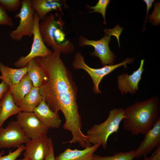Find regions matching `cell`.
<instances>
[{
	"label": "cell",
	"mask_w": 160,
	"mask_h": 160,
	"mask_svg": "<svg viewBox=\"0 0 160 160\" xmlns=\"http://www.w3.org/2000/svg\"><path fill=\"white\" fill-rule=\"evenodd\" d=\"M55 51L46 57L34 59L43 69L45 78L39 92L53 112L60 111L65 119L63 128L71 133L72 142L84 140L86 136L81 131L82 124L77 102L78 87L72 74Z\"/></svg>",
	"instance_id": "1"
},
{
	"label": "cell",
	"mask_w": 160,
	"mask_h": 160,
	"mask_svg": "<svg viewBox=\"0 0 160 160\" xmlns=\"http://www.w3.org/2000/svg\"><path fill=\"white\" fill-rule=\"evenodd\" d=\"M124 129L134 136L144 135L160 119V104L156 95L136 101L124 109Z\"/></svg>",
	"instance_id": "2"
},
{
	"label": "cell",
	"mask_w": 160,
	"mask_h": 160,
	"mask_svg": "<svg viewBox=\"0 0 160 160\" xmlns=\"http://www.w3.org/2000/svg\"><path fill=\"white\" fill-rule=\"evenodd\" d=\"M62 18L57 14H51L39 24L40 35L44 43L54 51L64 54L71 53L75 50L72 44L67 38Z\"/></svg>",
	"instance_id": "3"
},
{
	"label": "cell",
	"mask_w": 160,
	"mask_h": 160,
	"mask_svg": "<svg viewBox=\"0 0 160 160\" xmlns=\"http://www.w3.org/2000/svg\"><path fill=\"white\" fill-rule=\"evenodd\" d=\"M124 109L114 108L111 110L107 119L99 124H95L87 132L89 142L95 145L99 144L104 149L107 147L109 136L117 132L120 123L124 117Z\"/></svg>",
	"instance_id": "4"
},
{
	"label": "cell",
	"mask_w": 160,
	"mask_h": 160,
	"mask_svg": "<svg viewBox=\"0 0 160 160\" xmlns=\"http://www.w3.org/2000/svg\"><path fill=\"white\" fill-rule=\"evenodd\" d=\"M135 58H127L119 64L113 65H106L98 68H94L88 66L85 63L81 54L78 52L75 55L72 63L73 68L75 69H82L86 71L91 78L94 84L93 91L95 94H100L101 92L99 85L103 78L114 70L122 66L127 68V64L132 63Z\"/></svg>",
	"instance_id": "5"
},
{
	"label": "cell",
	"mask_w": 160,
	"mask_h": 160,
	"mask_svg": "<svg viewBox=\"0 0 160 160\" xmlns=\"http://www.w3.org/2000/svg\"><path fill=\"white\" fill-rule=\"evenodd\" d=\"M35 12L31 6V0H21L20 12L15 16V18L19 19V24L9 34L12 39L20 41L24 36H31L33 35Z\"/></svg>",
	"instance_id": "6"
},
{
	"label": "cell",
	"mask_w": 160,
	"mask_h": 160,
	"mask_svg": "<svg viewBox=\"0 0 160 160\" xmlns=\"http://www.w3.org/2000/svg\"><path fill=\"white\" fill-rule=\"evenodd\" d=\"M16 120L24 134L31 140L46 136L49 129L33 112L21 111L17 114Z\"/></svg>",
	"instance_id": "7"
},
{
	"label": "cell",
	"mask_w": 160,
	"mask_h": 160,
	"mask_svg": "<svg viewBox=\"0 0 160 160\" xmlns=\"http://www.w3.org/2000/svg\"><path fill=\"white\" fill-rule=\"evenodd\" d=\"M39 20L37 15L35 12L33 43L29 54L25 56H21L14 63V65L19 68L26 66L30 61L36 57H46L53 52L46 47L41 38L39 29Z\"/></svg>",
	"instance_id": "8"
},
{
	"label": "cell",
	"mask_w": 160,
	"mask_h": 160,
	"mask_svg": "<svg viewBox=\"0 0 160 160\" xmlns=\"http://www.w3.org/2000/svg\"><path fill=\"white\" fill-rule=\"evenodd\" d=\"M111 39V36L106 34L97 41L89 40L83 36H80L79 38V44L80 47L86 45L93 47L94 51L90 54L92 56L99 57L103 65H113L116 56L109 47V44Z\"/></svg>",
	"instance_id": "9"
},
{
	"label": "cell",
	"mask_w": 160,
	"mask_h": 160,
	"mask_svg": "<svg viewBox=\"0 0 160 160\" xmlns=\"http://www.w3.org/2000/svg\"><path fill=\"white\" fill-rule=\"evenodd\" d=\"M30 140L16 121H10L5 128H0V148H18Z\"/></svg>",
	"instance_id": "10"
},
{
	"label": "cell",
	"mask_w": 160,
	"mask_h": 160,
	"mask_svg": "<svg viewBox=\"0 0 160 160\" xmlns=\"http://www.w3.org/2000/svg\"><path fill=\"white\" fill-rule=\"evenodd\" d=\"M52 139L47 136L26 143L25 146L24 158L27 160H44L49 154Z\"/></svg>",
	"instance_id": "11"
},
{
	"label": "cell",
	"mask_w": 160,
	"mask_h": 160,
	"mask_svg": "<svg viewBox=\"0 0 160 160\" xmlns=\"http://www.w3.org/2000/svg\"><path fill=\"white\" fill-rule=\"evenodd\" d=\"M144 59L141 60L139 68L133 73L128 75L123 73L117 78L118 88L122 94L127 93L134 95L138 91V85L141 79V76L145 69L143 68Z\"/></svg>",
	"instance_id": "12"
},
{
	"label": "cell",
	"mask_w": 160,
	"mask_h": 160,
	"mask_svg": "<svg viewBox=\"0 0 160 160\" xmlns=\"http://www.w3.org/2000/svg\"><path fill=\"white\" fill-rule=\"evenodd\" d=\"M160 145V119L144 134V137L135 151V158L146 155Z\"/></svg>",
	"instance_id": "13"
},
{
	"label": "cell",
	"mask_w": 160,
	"mask_h": 160,
	"mask_svg": "<svg viewBox=\"0 0 160 160\" xmlns=\"http://www.w3.org/2000/svg\"><path fill=\"white\" fill-rule=\"evenodd\" d=\"M33 112L41 121L49 128L58 129L61 124L59 112L52 111L43 99Z\"/></svg>",
	"instance_id": "14"
},
{
	"label": "cell",
	"mask_w": 160,
	"mask_h": 160,
	"mask_svg": "<svg viewBox=\"0 0 160 160\" xmlns=\"http://www.w3.org/2000/svg\"><path fill=\"white\" fill-rule=\"evenodd\" d=\"M31 6L40 20H43L49 12L54 10L61 11L65 1L59 0H31Z\"/></svg>",
	"instance_id": "15"
},
{
	"label": "cell",
	"mask_w": 160,
	"mask_h": 160,
	"mask_svg": "<svg viewBox=\"0 0 160 160\" xmlns=\"http://www.w3.org/2000/svg\"><path fill=\"white\" fill-rule=\"evenodd\" d=\"M101 145L99 144L87 147L82 150L68 148L55 157L56 160H93L94 153Z\"/></svg>",
	"instance_id": "16"
},
{
	"label": "cell",
	"mask_w": 160,
	"mask_h": 160,
	"mask_svg": "<svg viewBox=\"0 0 160 160\" xmlns=\"http://www.w3.org/2000/svg\"><path fill=\"white\" fill-rule=\"evenodd\" d=\"M0 71L1 74L0 80L9 87L18 83L27 73V65L21 68H13L0 62Z\"/></svg>",
	"instance_id": "17"
},
{
	"label": "cell",
	"mask_w": 160,
	"mask_h": 160,
	"mask_svg": "<svg viewBox=\"0 0 160 160\" xmlns=\"http://www.w3.org/2000/svg\"><path fill=\"white\" fill-rule=\"evenodd\" d=\"M33 87L32 82L27 73L23 76L18 83L9 87V90L17 105L23 100Z\"/></svg>",
	"instance_id": "18"
},
{
	"label": "cell",
	"mask_w": 160,
	"mask_h": 160,
	"mask_svg": "<svg viewBox=\"0 0 160 160\" xmlns=\"http://www.w3.org/2000/svg\"><path fill=\"white\" fill-rule=\"evenodd\" d=\"M0 103L1 106L0 112V128L9 117L17 114L20 112L22 111V110L15 103L9 89Z\"/></svg>",
	"instance_id": "19"
},
{
	"label": "cell",
	"mask_w": 160,
	"mask_h": 160,
	"mask_svg": "<svg viewBox=\"0 0 160 160\" xmlns=\"http://www.w3.org/2000/svg\"><path fill=\"white\" fill-rule=\"evenodd\" d=\"M39 87H33L30 91L17 105L22 111L33 112L43 99L39 92Z\"/></svg>",
	"instance_id": "20"
},
{
	"label": "cell",
	"mask_w": 160,
	"mask_h": 160,
	"mask_svg": "<svg viewBox=\"0 0 160 160\" xmlns=\"http://www.w3.org/2000/svg\"><path fill=\"white\" fill-rule=\"evenodd\" d=\"M27 65V73L33 87H39L45 78L43 69L34 58L30 61Z\"/></svg>",
	"instance_id": "21"
},
{
	"label": "cell",
	"mask_w": 160,
	"mask_h": 160,
	"mask_svg": "<svg viewBox=\"0 0 160 160\" xmlns=\"http://www.w3.org/2000/svg\"><path fill=\"white\" fill-rule=\"evenodd\" d=\"M135 157V151L131 150L126 152H118L111 156H100L94 154L93 160H133Z\"/></svg>",
	"instance_id": "22"
},
{
	"label": "cell",
	"mask_w": 160,
	"mask_h": 160,
	"mask_svg": "<svg viewBox=\"0 0 160 160\" xmlns=\"http://www.w3.org/2000/svg\"><path fill=\"white\" fill-rule=\"evenodd\" d=\"M110 2L109 0H99L96 5L94 6L86 5L87 9L92 10V11L89 12L88 13L96 12L100 13L102 15L104 19L103 23L105 25L106 23L105 19V12L107 6Z\"/></svg>",
	"instance_id": "23"
},
{
	"label": "cell",
	"mask_w": 160,
	"mask_h": 160,
	"mask_svg": "<svg viewBox=\"0 0 160 160\" xmlns=\"http://www.w3.org/2000/svg\"><path fill=\"white\" fill-rule=\"evenodd\" d=\"M0 4L6 11H15L21 8V0H0Z\"/></svg>",
	"instance_id": "24"
},
{
	"label": "cell",
	"mask_w": 160,
	"mask_h": 160,
	"mask_svg": "<svg viewBox=\"0 0 160 160\" xmlns=\"http://www.w3.org/2000/svg\"><path fill=\"white\" fill-rule=\"evenodd\" d=\"M25 146L22 145L13 152L9 151L8 154L4 156H2L4 153L2 151L0 153V160H15L21 154L22 152L24 150Z\"/></svg>",
	"instance_id": "25"
},
{
	"label": "cell",
	"mask_w": 160,
	"mask_h": 160,
	"mask_svg": "<svg viewBox=\"0 0 160 160\" xmlns=\"http://www.w3.org/2000/svg\"><path fill=\"white\" fill-rule=\"evenodd\" d=\"M14 25L12 18L8 15L6 10L0 4V26H12Z\"/></svg>",
	"instance_id": "26"
},
{
	"label": "cell",
	"mask_w": 160,
	"mask_h": 160,
	"mask_svg": "<svg viewBox=\"0 0 160 160\" xmlns=\"http://www.w3.org/2000/svg\"><path fill=\"white\" fill-rule=\"evenodd\" d=\"M148 19L153 25H157L160 24V2L155 3L153 11L149 16Z\"/></svg>",
	"instance_id": "27"
},
{
	"label": "cell",
	"mask_w": 160,
	"mask_h": 160,
	"mask_svg": "<svg viewBox=\"0 0 160 160\" xmlns=\"http://www.w3.org/2000/svg\"><path fill=\"white\" fill-rule=\"evenodd\" d=\"M123 29V28L120 27L119 25H117L113 29H105L104 31V32L105 34L108 36H111L113 35L115 36L117 39L119 47L120 48L119 37Z\"/></svg>",
	"instance_id": "28"
},
{
	"label": "cell",
	"mask_w": 160,
	"mask_h": 160,
	"mask_svg": "<svg viewBox=\"0 0 160 160\" xmlns=\"http://www.w3.org/2000/svg\"><path fill=\"white\" fill-rule=\"evenodd\" d=\"M149 158L150 160H160V145L156 148Z\"/></svg>",
	"instance_id": "29"
},
{
	"label": "cell",
	"mask_w": 160,
	"mask_h": 160,
	"mask_svg": "<svg viewBox=\"0 0 160 160\" xmlns=\"http://www.w3.org/2000/svg\"><path fill=\"white\" fill-rule=\"evenodd\" d=\"M44 160H56L54 156V146L52 141L51 143L49 153L46 156Z\"/></svg>",
	"instance_id": "30"
},
{
	"label": "cell",
	"mask_w": 160,
	"mask_h": 160,
	"mask_svg": "<svg viewBox=\"0 0 160 160\" xmlns=\"http://www.w3.org/2000/svg\"><path fill=\"white\" fill-rule=\"evenodd\" d=\"M144 1L145 3L146 6H147V12L146 16L145 18V19L144 22V24L143 27V28L142 31H143L145 29L144 28V26L145 25V24L146 23L147 20V17L148 14V13L149 11V10L151 9V7H152V4L153 2L154 1V0H144Z\"/></svg>",
	"instance_id": "31"
},
{
	"label": "cell",
	"mask_w": 160,
	"mask_h": 160,
	"mask_svg": "<svg viewBox=\"0 0 160 160\" xmlns=\"http://www.w3.org/2000/svg\"><path fill=\"white\" fill-rule=\"evenodd\" d=\"M8 86L6 84L4 81H2L0 84V100L1 99L4 94L7 90Z\"/></svg>",
	"instance_id": "32"
},
{
	"label": "cell",
	"mask_w": 160,
	"mask_h": 160,
	"mask_svg": "<svg viewBox=\"0 0 160 160\" xmlns=\"http://www.w3.org/2000/svg\"><path fill=\"white\" fill-rule=\"evenodd\" d=\"M141 160H150L149 157H148L146 156V155L145 156L144 159H141Z\"/></svg>",
	"instance_id": "33"
},
{
	"label": "cell",
	"mask_w": 160,
	"mask_h": 160,
	"mask_svg": "<svg viewBox=\"0 0 160 160\" xmlns=\"http://www.w3.org/2000/svg\"><path fill=\"white\" fill-rule=\"evenodd\" d=\"M17 160H27L26 159L24 158L22 159H17Z\"/></svg>",
	"instance_id": "34"
},
{
	"label": "cell",
	"mask_w": 160,
	"mask_h": 160,
	"mask_svg": "<svg viewBox=\"0 0 160 160\" xmlns=\"http://www.w3.org/2000/svg\"><path fill=\"white\" fill-rule=\"evenodd\" d=\"M1 103H0V111H1Z\"/></svg>",
	"instance_id": "35"
}]
</instances>
